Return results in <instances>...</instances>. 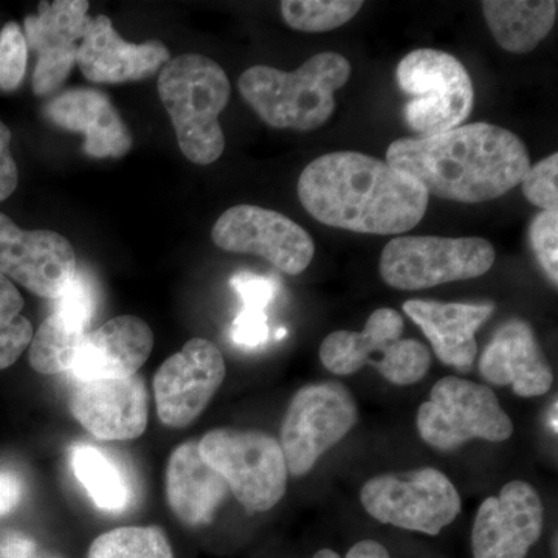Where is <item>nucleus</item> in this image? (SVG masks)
I'll use <instances>...</instances> for the list:
<instances>
[{"label":"nucleus","mask_w":558,"mask_h":558,"mask_svg":"<svg viewBox=\"0 0 558 558\" xmlns=\"http://www.w3.org/2000/svg\"><path fill=\"white\" fill-rule=\"evenodd\" d=\"M421 438L439 450H451L472 439L502 442L513 435L512 418L495 392L476 381L444 377L417 411Z\"/></svg>","instance_id":"obj_9"},{"label":"nucleus","mask_w":558,"mask_h":558,"mask_svg":"<svg viewBox=\"0 0 558 558\" xmlns=\"http://www.w3.org/2000/svg\"><path fill=\"white\" fill-rule=\"evenodd\" d=\"M494 263L483 238L403 236L385 245L379 271L389 288L410 292L483 277Z\"/></svg>","instance_id":"obj_8"},{"label":"nucleus","mask_w":558,"mask_h":558,"mask_svg":"<svg viewBox=\"0 0 558 558\" xmlns=\"http://www.w3.org/2000/svg\"><path fill=\"white\" fill-rule=\"evenodd\" d=\"M524 197L543 211L558 209V154L546 157L534 167L529 168L523 180Z\"/></svg>","instance_id":"obj_31"},{"label":"nucleus","mask_w":558,"mask_h":558,"mask_svg":"<svg viewBox=\"0 0 558 558\" xmlns=\"http://www.w3.org/2000/svg\"><path fill=\"white\" fill-rule=\"evenodd\" d=\"M86 0H54L40 2L38 14L25 20L27 46L40 54L78 49L92 17L87 16Z\"/></svg>","instance_id":"obj_25"},{"label":"nucleus","mask_w":558,"mask_h":558,"mask_svg":"<svg viewBox=\"0 0 558 558\" xmlns=\"http://www.w3.org/2000/svg\"><path fill=\"white\" fill-rule=\"evenodd\" d=\"M78 271L75 250L60 233L22 230L0 213V274L43 299L57 300Z\"/></svg>","instance_id":"obj_14"},{"label":"nucleus","mask_w":558,"mask_h":558,"mask_svg":"<svg viewBox=\"0 0 558 558\" xmlns=\"http://www.w3.org/2000/svg\"><path fill=\"white\" fill-rule=\"evenodd\" d=\"M351 73V62L343 54L325 51L295 72L255 65L242 73L238 86L264 123L277 130L311 132L328 123L336 110V92Z\"/></svg>","instance_id":"obj_3"},{"label":"nucleus","mask_w":558,"mask_h":558,"mask_svg":"<svg viewBox=\"0 0 558 558\" xmlns=\"http://www.w3.org/2000/svg\"><path fill=\"white\" fill-rule=\"evenodd\" d=\"M282 20L293 31L332 32L348 24L362 10V0H284Z\"/></svg>","instance_id":"obj_28"},{"label":"nucleus","mask_w":558,"mask_h":558,"mask_svg":"<svg viewBox=\"0 0 558 558\" xmlns=\"http://www.w3.org/2000/svg\"><path fill=\"white\" fill-rule=\"evenodd\" d=\"M97 307V284L87 271H76L68 290L54 300L53 312L33 336L28 352L32 368L46 376L72 369Z\"/></svg>","instance_id":"obj_17"},{"label":"nucleus","mask_w":558,"mask_h":558,"mask_svg":"<svg viewBox=\"0 0 558 558\" xmlns=\"http://www.w3.org/2000/svg\"><path fill=\"white\" fill-rule=\"evenodd\" d=\"M70 413L100 440H132L146 432L149 395L142 376L80 381Z\"/></svg>","instance_id":"obj_16"},{"label":"nucleus","mask_w":558,"mask_h":558,"mask_svg":"<svg viewBox=\"0 0 558 558\" xmlns=\"http://www.w3.org/2000/svg\"><path fill=\"white\" fill-rule=\"evenodd\" d=\"M76 51L78 49L40 54L35 73H33V92L43 97V95L54 94L60 89L64 81L68 80L69 73L72 72L73 65H75Z\"/></svg>","instance_id":"obj_33"},{"label":"nucleus","mask_w":558,"mask_h":558,"mask_svg":"<svg viewBox=\"0 0 558 558\" xmlns=\"http://www.w3.org/2000/svg\"><path fill=\"white\" fill-rule=\"evenodd\" d=\"M531 245L546 277L557 288L558 282V213L542 211L529 230Z\"/></svg>","instance_id":"obj_32"},{"label":"nucleus","mask_w":558,"mask_h":558,"mask_svg":"<svg viewBox=\"0 0 558 558\" xmlns=\"http://www.w3.org/2000/svg\"><path fill=\"white\" fill-rule=\"evenodd\" d=\"M54 126L84 135V153L95 159H119L132 148L131 132L119 110L100 90L69 89L44 109Z\"/></svg>","instance_id":"obj_21"},{"label":"nucleus","mask_w":558,"mask_h":558,"mask_svg":"<svg viewBox=\"0 0 558 558\" xmlns=\"http://www.w3.org/2000/svg\"><path fill=\"white\" fill-rule=\"evenodd\" d=\"M545 521L542 498L526 481H510L498 497L484 499L472 532L475 558H526Z\"/></svg>","instance_id":"obj_15"},{"label":"nucleus","mask_w":558,"mask_h":558,"mask_svg":"<svg viewBox=\"0 0 558 558\" xmlns=\"http://www.w3.org/2000/svg\"><path fill=\"white\" fill-rule=\"evenodd\" d=\"M199 450L250 512H267L284 497L289 470L274 436L256 429L216 428L199 440Z\"/></svg>","instance_id":"obj_5"},{"label":"nucleus","mask_w":558,"mask_h":558,"mask_svg":"<svg viewBox=\"0 0 558 558\" xmlns=\"http://www.w3.org/2000/svg\"><path fill=\"white\" fill-rule=\"evenodd\" d=\"M222 352L205 339L186 341L154 376L153 388L161 424L185 428L204 413L226 380Z\"/></svg>","instance_id":"obj_13"},{"label":"nucleus","mask_w":558,"mask_h":558,"mask_svg":"<svg viewBox=\"0 0 558 558\" xmlns=\"http://www.w3.org/2000/svg\"><path fill=\"white\" fill-rule=\"evenodd\" d=\"M170 57V50L160 40L132 44L121 39L108 16L92 17L76 51L81 72L98 84L150 78L163 69Z\"/></svg>","instance_id":"obj_18"},{"label":"nucleus","mask_w":558,"mask_h":558,"mask_svg":"<svg viewBox=\"0 0 558 558\" xmlns=\"http://www.w3.org/2000/svg\"><path fill=\"white\" fill-rule=\"evenodd\" d=\"M24 497V481L16 472L9 469L0 470V517L9 515Z\"/></svg>","instance_id":"obj_37"},{"label":"nucleus","mask_w":558,"mask_h":558,"mask_svg":"<svg viewBox=\"0 0 558 558\" xmlns=\"http://www.w3.org/2000/svg\"><path fill=\"white\" fill-rule=\"evenodd\" d=\"M22 310L20 290L0 274V371L16 363L35 336L32 323L21 315Z\"/></svg>","instance_id":"obj_29"},{"label":"nucleus","mask_w":558,"mask_h":558,"mask_svg":"<svg viewBox=\"0 0 558 558\" xmlns=\"http://www.w3.org/2000/svg\"><path fill=\"white\" fill-rule=\"evenodd\" d=\"M360 499L380 523L427 535H438L457 520L462 508L453 483L432 468L371 478Z\"/></svg>","instance_id":"obj_10"},{"label":"nucleus","mask_w":558,"mask_h":558,"mask_svg":"<svg viewBox=\"0 0 558 558\" xmlns=\"http://www.w3.org/2000/svg\"><path fill=\"white\" fill-rule=\"evenodd\" d=\"M36 543L22 532L0 535V558H35Z\"/></svg>","instance_id":"obj_38"},{"label":"nucleus","mask_w":558,"mask_h":558,"mask_svg":"<svg viewBox=\"0 0 558 558\" xmlns=\"http://www.w3.org/2000/svg\"><path fill=\"white\" fill-rule=\"evenodd\" d=\"M481 376L498 387H512L521 398H538L553 387L554 374L534 329L509 319L495 332L480 357Z\"/></svg>","instance_id":"obj_19"},{"label":"nucleus","mask_w":558,"mask_h":558,"mask_svg":"<svg viewBox=\"0 0 558 558\" xmlns=\"http://www.w3.org/2000/svg\"><path fill=\"white\" fill-rule=\"evenodd\" d=\"M216 247L256 255L288 275H300L315 255L314 240L288 216L256 205H236L223 213L211 231Z\"/></svg>","instance_id":"obj_12"},{"label":"nucleus","mask_w":558,"mask_h":558,"mask_svg":"<svg viewBox=\"0 0 558 558\" xmlns=\"http://www.w3.org/2000/svg\"><path fill=\"white\" fill-rule=\"evenodd\" d=\"M28 46L16 22H9L0 32V90L14 92L27 72Z\"/></svg>","instance_id":"obj_30"},{"label":"nucleus","mask_w":558,"mask_h":558,"mask_svg":"<svg viewBox=\"0 0 558 558\" xmlns=\"http://www.w3.org/2000/svg\"><path fill=\"white\" fill-rule=\"evenodd\" d=\"M157 87L183 156L196 165L219 160L226 149L219 116L231 94L226 70L205 54H180L160 70Z\"/></svg>","instance_id":"obj_4"},{"label":"nucleus","mask_w":558,"mask_h":558,"mask_svg":"<svg viewBox=\"0 0 558 558\" xmlns=\"http://www.w3.org/2000/svg\"><path fill=\"white\" fill-rule=\"evenodd\" d=\"M550 427H554V432L557 433V402L554 403L553 413H550Z\"/></svg>","instance_id":"obj_41"},{"label":"nucleus","mask_w":558,"mask_h":558,"mask_svg":"<svg viewBox=\"0 0 558 558\" xmlns=\"http://www.w3.org/2000/svg\"><path fill=\"white\" fill-rule=\"evenodd\" d=\"M301 205L318 222L365 234H400L424 219L428 194L387 161L354 153L325 154L299 180Z\"/></svg>","instance_id":"obj_1"},{"label":"nucleus","mask_w":558,"mask_h":558,"mask_svg":"<svg viewBox=\"0 0 558 558\" xmlns=\"http://www.w3.org/2000/svg\"><path fill=\"white\" fill-rule=\"evenodd\" d=\"M269 319L266 311L244 307L231 325V340L242 348H258L269 339Z\"/></svg>","instance_id":"obj_35"},{"label":"nucleus","mask_w":558,"mask_h":558,"mask_svg":"<svg viewBox=\"0 0 558 558\" xmlns=\"http://www.w3.org/2000/svg\"><path fill=\"white\" fill-rule=\"evenodd\" d=\"M154 348L148 323L134 315L109 319L83 340L72 373L80 381L126 379L145 365Z\"/></svg>","instance_id":"obj_20"},{"label":"nucleus","mask_w":558,"mask_h":558,"mask_svg":"<svg viewBox=\"0 0 558 558\" xmlns=\"http://www.w3.org/2000/svg\"><path fill=\"white\" fill-rule=\"evenodd\" d=\"M398 83L410 101L403 119L417 134H442L459 128L472 112L475 90L464 64L453 54L417 49L399 62Z\"/></svg>","instance_id":"obj_6"},{"label":"nucleus","mask_w":558,"mask_h":558,"mask_svg":"<svg viewBox=\"0 0 558 558\" xmlns=\"http://www.w3.org/2000/svg\"><path fill=\"white\" fill-rule=\"evenodd\" d=\"M230 284L241 296L247 310L266 311L278 292V282L274 278L240 271L230 279Z\"/></svg>","instance_id":"obj_34"},{"label":"nucleus","mask_w":558,"mask_h":558,"mask_svg":"<svg viewBox=\"0 0 558 558\" xmlns=\"http://www.w3.org/2000/svg\"><path fill=\"white\" fill-rule=\"evenodd\" d=\"M494 311V304L439 303L432 300L403 303V312L424 330L436 357L462 373L475 365L478 354L476 330Z\"/></svg>","instance_id":"obj_22"},{"label":"nucleus","mask_w":558,"mask_h":558,"mask_svg":"<svg viewBox=\"0 0 558 558\" xmlns=\"http://www.w3.org/2000/svg\"><path fill=\"white\" fill-rule=\"evenodd\" d=\"M226 480L202 458L199 442L186 440L172 450L167 465V499L189 526L208 524L229 494Z\"/></svg>","instance_id":"obj_23"},{"label":"nucleus","mask_w":558,"mask_h":558,"mask_svg":"<svg viewBox=\"0 0 558 558\" xmlns=\"http://www.w3.org/2000/svg\"><path fill=\"white\" fill-rule=\"evenodd\" d=\"M286 336V329H279L277 332V339H282Z\"/></svg>","instance_id":"obj_42"},{"label":"nucleus","mask_w":558,"mask_h":558,"mask_svg":"<svg viewBox=\"0 0 558 558\" xmlns=\"http://www.w3.org/2000/svg\"><path fill=\"white\" fill-rule=\"evenodd\" d=\"M10 145V128L0 120V202L9 199L20 182V171H17Z\"/></svg>","instance_id":"obj_36"},{"label":"nucleus","mask_w":558,"mask_h":558,"mask_svg":"<svg viewBox=\"0 0 558 558\" xmlns=\"http://www.w3.org/2000/svg\"><path fill=\"white\" fill-rule=\"evenodd\" d=\"M347 558H391L384 545L374 539H363L349 549Z\"/></svg>","instance_id":"obj_39"},{"label":"nucleus","mask_w":558,"mask_h":558,"mask_svg":"<svg viewBox=\"0 0 558 558\" xmlns=\"http://www.w3.org/2000/svg\"><path fill=\"white\" fill-rule=\"evenodd\" d=\"M387 163L440 199L481 204L515 189L531 168L523 140L490 123H472L442 134L400 138Z\"/></svg>","instance_id":"obj_2"},{"label":"nucleus","mask_w":558,"mask_h":558,"mask_svg":"<svg viewBox=\"0 0 558 558\" xmlns=\"http://www.w3.org/2000/svg\"><path fill=\"white\" fill-rule=\"evenodd\" d=\"M87 558H174V554L160 527L130 526L95 538Z\"/></svg>","instance_id":"obj_27"},{"label":"nucleus","mask_w":558,"mask_h":558,"mask_svg":"<svg viewBox=\"0 0 558 558\" xmlns=\"http://www.w3.org/2000/svg\"><path fill=\"white\" fill-rule=\"evenodd\" d=\"M70 464L97 508L106 512H121L131 505L130 483L119 465L98 447L87 444L73 447Z\"/></svg>","instance_id":"obj_26"},{"label":"nucleus","mask_w":558,"mask_h":558,"mask_svg":"<svg viewBox=\"0 0 558 558\" xmlns=\"http://www.w3.org/2000/svg\"><path fill=\"white\" fill-rule=\"evenodd\" d=\"M355 422L357 405L344 385L323 381L301 388L290 400L279 439L290 475H307Z\"/></svg>","instance_id":"obj_11"},{"label":"nucleus","mask_w":558,"mask_h":558,"mask_svg":"<svg viewBox=\"0 0 558 558\" xmlns=\"http://www.w3.org/2000/svg\"><path fill=\"white\" fill-rule=\"evenodd\" d=\"M312 558H340V557H339V554L333 553L332 549H322V550H318V553L315 554V556Z\"/></svg>","instance_id":"obj_40"},{"label":"nucleus","mask_w":558,"mask_h":558,"mask_svg":"<svg viewBox=\"0 0 558 558\" xmlns=\"http://www.w3.org/2000/svg\"><path fill=\"white\" fill-rule=\"evenodd\" d=\"M405 323L398 311H374L362 332L336 330L319 347V359L330 373L349 376L362 369L373 354H380L376 369L389 384L407 387L424 379L432 355L424 343L402 339Z\"/></svg>","instance_id":"obj_7"},{"label":"nucleus","mask_w":558,"mask_h":558,"mask_svg":"<svg viewBox=\"0 0 558 558\" xmlns=\"http://www.w3.org/2000/svg\"><path fill=\"white\" fill-rule=\"evenodd\" d=\"M488 31L501 49L526 54L537 49L556 24V0H486L481 3Z\"/></svg>","instance_id":"obj_24"}]
</instances>
